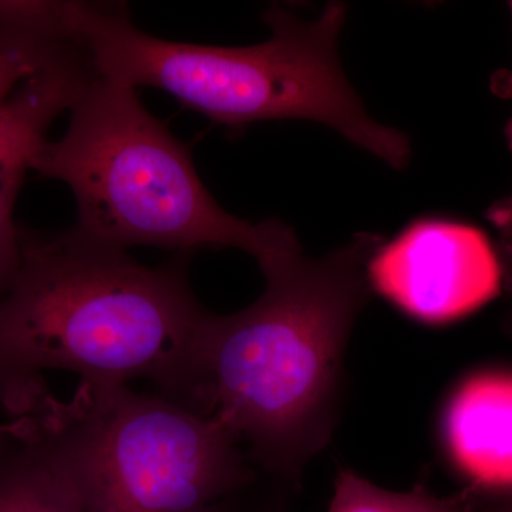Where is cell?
<instances>
[{
  "mask_svg": "<svg viewBox=\"0 0 512 512\" xmlns=\"http://www.w3.org/2000/svg\"><path fill=\"white\" fill-rule=\"evenodd\" d=\"M382 244L380 235L360 232L320 258L292 249L262 266L258 301L202 320V413L220 417L247 444L261 473L299 488L332 439L350 333L373 296L367 265Z\"/></svg>",
  "mask_w": 512,
  "mask_h": 512,
  "instance_id": "2",
  "label": "cell"
},
{
  "mask_svg": "<svg viewBox=\"0 0 512 512\" xmlns=\"http://www.w3.org/2000/svg\"><path fill=\"white\" fill-rule=\"evenodd\" d=\"M191 256L150 268L74 227L22 231L19 271L0 298V407L25 412L49 389L43 373L63 370L96 384L150 380L204 414L197 345L208 311L191 288Z\"/></svg>",
  "mask_w": 512,
  "mask_h": 512,
  "instance_id": "1",
  "label": "cell"
},
{
  "mask_svg": "<svg viewBox=\"0 0 512 512\" xmlns=\"http://www.w3.org/2000/svg\"><path fill=\"white\" fill-rule=\"evenodd\" d=\"M0 35L74 42L72 2H0Z\"/></svg>",
  "mask_w": 512,
  "mask_h": 512,
  "instance_id": "11",
  "label": "cell"
},
{
  "mask_svg": "<svg viewBox=\"0 0 512 512\" xmlns=\"http://www.w3.org/2000/svg\"><path fill=\"white\" fill-rule=\"evenodd\" d=\"M373 292L426 325H447L493 301L503 286L497 248L467 222L420 218L367 265Z\"/></svg>",
  "mask_w": 512,
  "mask_h": 512,
  "instance_id": "6",
  "label": "cell"
},
{
  "mask_svg": "<svg viewBox=\"0 0 512 512\" xmlns=\"http://www.w3.org/2000/svg\"><path fill=\"white\" fill-rule=\"evenodd\" d=\"M328 512H467V501L464 491L441 497L423 483L406 493L384 490L355 471L342 468L336 476Z\"/></svg>",
  "mask_w": 512,
  "mask_h": 512,
  "instance_id": "10",
  "label": "cell"
},
{
  "mask_svg": "<svg viewBox=\"0 0 512 512\" xmlns=\"http://www.w3.org/2000/svg\"><path fill=\"white\" fill-rule=\"evenodd\" d=\"M0 512H86L37 400L0 424Z\"/></svg>",
  "mask_w": 512,
  "mask_h": 512,
  "instance_id": "9",
  "label": "cell"
},
{
  "mask_svg": "<svg viewBox=\"0 0 512 512\" xmlns=\"http://www.w3.org/2000/svg\"><path fill=\"white\" fill-rule=\"evenodd\" d=\"M89 80L79 57L64 53L25 80L0 106V298L9 291L22 259V229L15 205L36 154L57 117L70 110Z\"/></svg>",
  "mask_w": 512,
  "mask_h": 512,
  "instance_id": "7",
  "label": "cell"
},
{
  "mask_svg": "<svg viewBox=\"0 0 512 512\" xmlns=\"http://www.w3.org/2000/svg\"><path fill=\"white\" fill-rule=\"evenodd\" d=\"M40 407L55 431L86 512H198L261 471L218 416L128 386L80 382Z\"/></svg>",
  "mask_w": 512,
  "mask_h": 512,
  "instance_id": "5",
  "label": "cell"
},
{
  "mask_svg": "<svg viewBox=\"0 0 512 512\" xmlns=\"http://www.w3.org/2000/svg\"><path fill=\"white\" fill-rule=\"evenodd\" d=\"M264 20L271 28L264 43L201 46L141 32L124 6H72L74 40L100 76L164 90L224 126L316 121L390 167H406L409 138L373 120L343 73L338 40L346 6L329 3L313 20L271 6Z\"/></svg>",
  "mask_w": 512,
  "mask_h": 512,
  "instance_id": "3",
  "label": "cell"
},
{
  "mask_svg": "<svg viewBox=\"0 0 512 512\" xmlns=\"http://www.w3.org/2000/svg\"><path fill=\"white\" fill-rule=\"evenodd\" d=\"M296 490L281 478L261 473L247 487L198 512H291Z\"/></svg>",
  "mask_w": 512,
  "mask_h": 512,
  "instance_id": "13",
  "label": "cell"
},
{
  "mask_svg": "<svg viewBox=\"0 0 512 512\" xmlns=\"http://www.w3.org/2000/svg\"><path fill=\"white\" fill-rule=\"evenodd\" d=\"M467 512H512V491L484 490L467 485Z\"/></svg>",
  "mask_w": 512,
  "mask_h": 512,
  "instance_id": "14",
  "label": "cell"
},
{
  "mask_svg": "<svg viewBox=\"0 0 512 512\" xmlns=\"http://www.w3.org/2000/svg\"><path fill=\"white\" fill-rule=\"evenodd\" d=\"M497 231L500 234L497 251L503 269V282L512 295V224L498 227Z\"/></svg>",
  "mask_w": 512,
  "mask_h": 512,
  "instance_id": "15",
  "label": "cell"
},
{
  "mask_svg": "<svg viewBox=\"0 0 512 512\" xmlns=\"http://www.w3.org/2000/svg\"><path fill=\"white\" fill-rule=\"evenodd\" d=\"M510 9L512 15V2H510ZM507 134L512 143V121L507 128ZM487 218L495 228L503 227L505 224H512V192L504 200L497 201L491 205L490 210L487 211Z\"/></svg>",
  "mask_w": 512,
  "mask_h": 512,
  "instance_id": "16",
  "label": "cell"
},
{
  "mask_svg": "<svg viewBox=\"0 0 512 512\" xmlns=\"http://www.w3.org/2000/svg\"><path fill=\"white\" fill-rule=\"evenodd\" d=\"M72 43L36 37L0 35V106L16 89Z\"/></svg>",
  "mask_w": 512,
  "mask_h": 512,
  "instance_id": "12",
  "label": "cell"
},
{
  "mask_svg": "<svg viewBox=\"0 0 512 512\" xmlns=\"http://www.w3.org/2000/svg\"><path fill=\"white\" fill-rule=\"evenodd\" d=\"M69 111L66 133L47 141L32 171L72 190L74 228L87 237L126 251L237 248L259 266L298 247L282 221L251 224L225 211L202 184L191 147L141 104L131 84L94 73Z\"/></svg>",
  "mask_w": 512,
  "mask_h": 512,
  "instance_id": "4",
  "label": "cell"
},
{
  "mask_svg": "<svg viewBox=\"0 0 512 512\" xmlns=\"http://www.w3.org/2000/svg\"><path fill=\"white\" fill-rule=\"evenodd\" d=\"M440 436L468 485L512 491V372L485 370L457 384L441 414Z\"/></svg>",
  "mask_w": 512,
  "mask_h": 512,
  "instance_id": "8",
  "label": "cell"
}]
</instances>
